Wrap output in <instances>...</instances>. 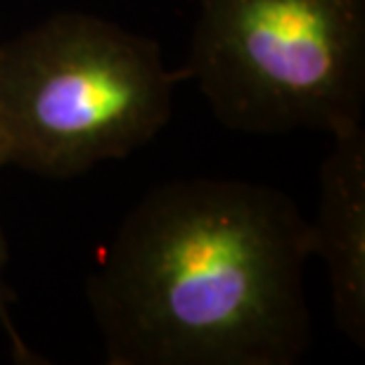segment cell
I'll list each match as a JSON object with an SVG mask.
<instances>
[{
  "instance_id": "cell-2",
  "label": "cell",
  "mask_w": 365,
  "mask_h": 365,
  "mask_svg": "<svg viewBox=\"0 0 365 365\" xmlns=\"http://www.w3.org/2000/svg\"><path fill=\"white\" fill-rule=\"evenodd\" d=\"M182 74L148 36L88 12H55L0 46L5 166L71 178L148 145Z\"/></svg>"
},
{
  "instance_id": "cell-5",
  "label": "cell",
  "mask_w": 365,
  "mask_h": 365,
  "mask_svg": "<svg viewBox=\"0 0 365 365\" xmlns=\"http://www.w3.org/2000/svg\"><path fill=\"white\" fill-rule=\"evenodd\" d=\"M3 166H5V159H3V152H0V169H3ZM3 266H5V240H3V232H0V327H3V332L7 334V341H10V346H12L14 359L19 363H38L36 354L24 344V339L19 337L17 327H14V320L10 316V309H7V304H10V292H7L3 282Z\"/></svg>"
},
{
  "instance_id": "cell-4",
  "label": "cell",
  "mask_w": 365,
  "mask_h": 365,
  "mask_svg": "<svg viewBox=\"0 0 365 365\" xmlns=\"http://www.w3.org/2000/svg\"><path fill=\"white\" fill-rule=\"evenodd\" d=\"M318 173L311 250L327 264L334 325L365 344V130L332 138Z\"/></svg>"
},
{
  "instance_id": "cell-3",
  "label": "cell",
  "mask_w": 365,
  "mask_h": 365,
  "mask_svg": "<svg viewBox=\"0 0 365 365\" xmlns=\"http://www.w3.org/2000/svg\"><path fill=\"white\" fill-rule=\"evenodd\" d=\"M182 76L242 133L363 128L365 0H200Z\"/></svg>"
},
{
  "instance_id": "cell-1",
  "label": "cell",
  "mask_w": 365,
  "mask_h": 365,
  "mask_svg": "<svg viewBox=\"0 0 365 365\" xmlns=\"http://www.w3.org/2000/svg\"><path fill=\"white\" fill-rule=\"evenodd\" d=\"M311 257V225L277 187L187 178L150 190L86 280L107 363L302 361Z\"/></svg>"
}]
</instances>
